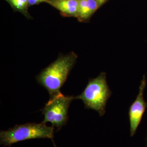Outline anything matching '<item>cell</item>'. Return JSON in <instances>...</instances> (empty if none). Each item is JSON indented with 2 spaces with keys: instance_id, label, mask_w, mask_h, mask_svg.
Listing matches in <instances>:
<instances>
[{
  "instance_id": "obj_10",
  "label": "cell",
  "mask_w": 147,
  "mask_h": 147,
  "mask_svg": "<svg viewBox=\"0 0 147 147\" xmlns=\"http://www.w3.org/2000/svg\"><path fill=\"white\" fill-rule=\"evenodd\" d=\"M107 1H109V0H96L99 8L102 5H104Z\"/></svg>"
},
{
  "instance_id": "obj_8",
  "label": "cell",
  "mask_w": 147,
  "mask_h": 147,
  "mask_svg": "<svg viewBox=\"0 0 147 147\" xmlns=\"http://www.w3.org/2000/svg\"><path fill=\"white\" fill-rule=\"evenodd\" d=\"M11 5L13 9L16 11L21 13L27 18H31L28 12V0H5Z\"/></svg>"
},
{
  "instance_id": "obj_3",
  "label": "cell",
  "mask_w": 147,
  "mask_h": 147,
  "mask_svg": "<svg viewBox=\"0 0 147 147\" xmlns=\"http://www.w3.org/2000/svg\"><path fill=\"white\" fill-rule=\"evenodd\" d=\"M111 94L106 74L102 72L94 79H90L83 92L75 97V99L82 100L86 109L96 111L100 117H102Z\"/></svg>"
},
{
  "instance_id": "obj_4",
  "label": "cell",
  "mask_w": 147,
  "mask_h": 147,
  "mask_svg": "<svg viewBox=\"0 0 147 147\" xmlns=\"http://www.w3.org/2000/svg\"><path fill=\"white\" fill-rule=\"evenodd\" d=\"M73 96H65L62 93L50 98L44 107L42 114L44 119L42 123H51L56 131H59L68 121V110L72 101Z\"/></svg>"
},
{
  "instance_id": "obj_6",
  "label": "cell",
  "mask_w": 147,
  "mask_h": 147,
  "mask_svg": "<svg viewBox=\"0 0 147 147\" xmlns=\"http://www.w3.org/2000/svg\"><path fill=\"white\" fill-rule=\"evenodd\" d=\"M47 3L57 9L63 16L75 18L77 17L79 0L48 1Z\"/></svg>"
},
{
  "instance_id": "obj_11",
  "label": "cell",
  "mask_w": 147,
  "mask_h": 147,
  "mask_svg": "<svg viewBox=\"0 0 147 147\" xmlns=\"http://www.w3.org/2000/svg\"><path fill=\"white\" fill-rule=\"evenodd\" d=\"M49 1H60V0H49Z\"/></svg>"
},
{
  "instance_id": "obj_1",
  "label": "cell",
  "mask_w": 147,
  "mask_h": 147,
  "mask_svg": "<svg viewBox=\"0 0 147 147\" xmlns=\"http://www.w3.org/2000/svg\"><path fill=\"white\" fill-rule=\"evenodd\" d=\"M77 58V55L74 52L61 56L37 76L38 82L47 89L50 98L61 93V88L66 81Z\"/></svg>"
},
{
  "instance_id": "obj_9",
  "label": "cell",
  "mask_w": 147,
  "mask_h": 147,
  "mask_svg": "<svg viewBox=\"0 0 147 147\" xmlns=\"http://www.w3.org/2000/svg\"><path fill=\"white\" fill-rule=\"evenodd\" d=\"M48 1L49 0H28V6L30 7L31 5H36L43 2L47 3Z\"/></svg>"
},
{
  "instance_id": "obj_5",
  "label": "cell",
  "mask_w": 147,
  "mask_h": 147,
  "mask_svg": "<svg viewBox=\"0 0 147 147\" xmlns=\"http://www.w3.org/2000/svg\"><path fill=\"white\" fill-rule=\"evenodd\" d=\"M146 84V78L144 75L140 85L138 93L135 100L130 106L129 111L130 132L131 137L134 136L135 134L147 108V103L144 99V92Z\"/></svg>"
},
{
  "instance_id": "obj_2",
  "label": "cell",
  "mask_w": 147,
  "mask_h": 147,
  "mask_svg": "<svg viewBox=\"0 0 147 147\" xmlns=\"http://www.w3.org/2000/svg\"><path fill=\"white\" fill-rule=\"evenodd\" d=\"M55 127L41 123H26L16 125L7 130L0 132V143L5 147H10L18 142L36 138H49L53 141ZM55 147H56L55 145Z\"/></svg>"
},
{
  "instance_id": "obj_7",
  "label": "cell",
  "mask_w": 147,
  "mask_h": 147,
  "mask_svg": "<svg viewBox=\"0 0 147 147\" xmlns=\"http://www.w3.org/2000/svg\"><path fill=\"white\" fill-rule=\"evenodd\" d=\"M99 8L96 0H79L76 18L80 21H88Z\"/></svg>"
}]
</instances>
